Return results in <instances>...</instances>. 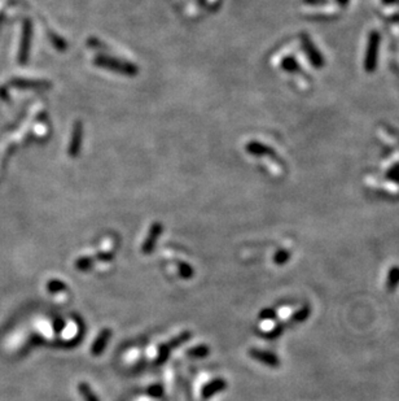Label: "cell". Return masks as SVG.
<instances>
[{
  "label": "cell",
  "mask_w": 399,
  "mask_h": 401,
  "mask_svg": "<svg viewBox=\"0 0 399 401\" xmlns=\"http://www.w3.org/2000/svg\"><path fill=\"white\" fill-rule=\"evenodd\" d=\"M380 43H381V35L379 31H371L368 37L367 51L364 57V69L367 73H372L377 66V59H379Z\"/></svg>",
  "instance_id": "6da1fadb"
},
{
  "label": "cell",
  "mask_w": 399,
  "mask_h": 401,
  "mask_svg": "<svg viewBox=\"0 0 399 401\" xmlns=\"http://www.w3.org/2000/svg\"><path fill=\"white\" fill-rule=\"evenodd\" d=\"M94 62L96 65H99V66H101V68L110 69V70L125 74V76H136L138 74V68H136L135 65L130 64V62L121 61L118 59H113V57L97 56L94 60Z\"/></svg>",
  "instance_id": "7a4b0ae2"
},
{
  "label": "cell",
  "mask_w": 399,
  "mask_h": 401,
  "mask_svg": "<svg viewBox=\"0 0 399 401\" xmlns=\"http://www.w3.org/2000/svg\"><path fill=\"white\" fill-rule=\"evenodd\" d=\"M301 43H302L303 51H305L306 56H307L310 64H311L312 66H315V68H322V66H324V56L320 53V51L317 50L316 46L312 43L311 39L308 38L306 34H303L302 35V41H301Z\"/></svg>",
  "instance_id": "3957f363"
},
{
  "label": "cell",
  "mask_w": 399,
  "mask_h": 401,
  "mask_svg": "<svg viewBox=\"0 0 399 401\" xmlns=\"http://www.w3.org/2000/svg\"><path fill=\"white\" fill-rule=\"evenodd\" d=\"M249 354L250 357L254 358V360L264 363V365L270 366V368H279L280 366L279 357L268 351H263V349H258V348H252L249 349Z\"/></svg>",
  "instance_id": "277c9868"
},
{
  "label": "cell",
  "mask_w": 399,
  "mask_h": 401,
  "mask_svg": "<svg viewBox=\"0 0 399 401\" xmlns=\"http://www.w3.org/2000/svg\"><path fill=\"white\" fill-rule=\"evenodd\" d=\"M162 230H164V227H162V225L159 222H156V224L152 225L149 234H148V238L143 243V247H141V251H143L144 254L152 253L154 247H156V243L158 240L159 235L162 234Z\"/></svg>",
  "instance_id": "5b68a950"
},
{
  "label": "cell",
  "mask_w": 399,
  "mask_h": 401,
  "mask_svg": "<svg viewBox=\"0 0 399 401\" xmlns=\"http://www.w3.org/2000/svg\"><path fill=\"white\" fill-rule=\"evenodd\" d=\"M82 134H83V125L81 121H76L73 127V134H71L70 145H69V155L70 157H76L79 154L81 143H82Z\"/></svg>",
  "instance_id": "8992f818"
},
{
  "label": "cell",
  "mask_w": 399,
  "mask_h": 401,
  "mask_svg": "<svg viewBox=\"0 0 399 401\" xmlns=\"http://www.w3.org/2000/svg\"><path fill=\"white\" fill-rule=\"evenodd\" d=\"M110 337H112V330H110V329H103V330L100 331V334L97 335L96 339H95L94 344L91 345L92 356H100V354H103L104 349L106 348V345H108Z\"/></svg>",
  "instance_id": "52a82bcc"
},
{
  "label": "cell",
  "mask_w": 399,
  "mask_h": 401,
  "mask_svg": "<svg viewBox=\"0 0 399 401\" xmlns=\"http://www.w3.org/2000/svg\"><path fill=\"white\" fill-rule=\"evenodd\" d=\"M227 388V382L222 378H217L214 381H212L210 383L206 384L205 387L203 388V398L208 400V398L213 397L215 393L222 392L224 389Z\"/></svg>",
  "instance_id": "ba28073f"
},
{
  "label": "cell",
  "mask_w": 399,
  "mask_h": 401,
  "mask_svg": "<svg viewBox=\"0 0 399 401\" xmlns=\"http://www.w3.org/2000/svg\"><path fill=\"white\" fill-rule=\"evenodd\" d=\"M247 151L249 154L254 155V156H270L276 159L275 151L272 148L267 147V145L262 144L258 142H250L247 144Z\"/></svg>",
  "instance_id": "9c48e42d"
},
{
  "label": "cell",
  "mask_w": 399,
  "mask_h": 401,
  "mask_svg": "<svg viewBox=\"0 0 399 401\" xmlns=\"http://www.w3.org/2000/svg\"><path fill=\"white\" fill-rule=\"evenodd\" d=\"M399 286V266H393L387 274L386 288L389 292H394Z\"/></svg>",
  "instance_id": "30bf717a"
},
{
  "label": "cell",
  "mask_w": 399,
  "mask_h": 401,
  "mask_svg": "<svg viewBox=\"0 0 399 401\" xmlns=\"http://www.w3.org/2000/svg\"><path fill=\"white\" fill-rule=\"evenodd\" d=\"M78 391H79L81 396H82L85 401H100L99 397L95 395V392L91 389V387L88 386L86 382H81L78 384Z\"/></svg>",
  "instance_id": "8fae6325"
},
{
  "label": "cell",
  "mask_w": 399,
  "mask_h": 401,
  "mask_svg": "<svg viewBox=\"0 0 399 401\" xmlns=\"http://www.w3.org/2000/svg\"><path fill=\"white\" fill-rule=\"evenodd\" d=\"M210 353V348H209L208 345H196V347H193V348H189L187 351V354L189 357H193V358H204V357H206L208 354Z\"/></svg>",
  "instance_id": "7c38bea8"
},
{
  "label": "cell",
  "mask_w": 399,
  "mask_h": 401,
  "mask_svg": "<svg viewBox=\"0 0 399 401\" xmlns=\"http://www.w3.org/2000/svg\"><path fill=\"white\" fill-rule=\"evenodd\" d=\"M95 259L94 257H79V259L75 261V268L79 270V272H88L91 270V268L94 266Z\"/></svg>",
  "instance_id": "4fadbf2b"
},
{
  "label": "cell",
  "mask_w": 399,
  "mask_h": 401,
  "mask_svg": "<svg viewBox=\"0 0 399 401\" xmlns=\"http://www.w3.org/2000/svg\"><path fill=\"white\" fill-rule=\"evenodd\" d=\"M282 68L288 73H297L299 70V65L294 57H285L282 62Z\"/></svg>",
  "instance_id": "5bb4252c"
},
{
  "label": "cell",
  "mask_w": 399,
  "mask_h": 401,
  "mask_svg": "<svg viewBox=\"0 0 399 401\" xmlns=\"http://www.w3.org/2000/svg\"><path fill=\"white\" fill-rule=\"evenodd\" d=\"M308 316H310V308L307 305H305V307H302L301 309L294 313L293 316H292L291 321H293L294 323H301V322H305L308 318Z\"/></svg>",
  "instance_id": "9a60e30c"
},
{
  "label": "cell",
  "mask_w": 399,
  "mask_h": 401,
  "mask_svg": "<svg viewBox=\"0 0 399 401\" xmlns=\"http://www.w3.org/2000/svg\"><path fill=\"white\" fill-rule=\"evenodd\" d=\"M178 270H179V275L184 279H189L193 277V269L189 264L183 263V261H178Z\"/></svg>",
  "instance_id": "2e32d148"
},
{
  "label": "cell",
  "mask_w": 399,
  "mask_h": 401,
  "mask_svg": "<svg viewBox=\"0 0 399 401\" xmlns=\"http://www.w3.org/2000/svg\"><path fill=\"white\" fill-rule=\"evenodd\" d=\"M47 288H48V291L51 292V294H59V292L66 291L68 286H66V284H65L64 282H61V280L52 279L50 282V283L47 284Z\"/></svg>",
  "instance_id": "e0dca14e"
},
{
  "label": "cell",
  "mask_w": 399,
  "mask_h": 401,
  "mask_svg": "<svg viewBox=\"0 0 399 401\" xmlns=\"http://www.w3.org/2000/svg\"><path fill=\"white\" fill-rule=\"evenodd\" d=\"M284 329H285V324L284 323L276 324L275 327H273L271 331H268V333L262 334V337L267 338V339H276V338H279L280 335H282L283 331H284Z\"/></svg>",
  "instance_id": "ac0fdd59"
},
{
  "label": "cell",
  "mask_w": 399,
  "mask_h": 401,
  "mask_svg": "<svg viewBox=\"0 0 399 401\" xmlns=\"http://www.w3.org/2000/svg\"><path fill=\"white\" fill-rule=\"evenodd\" d=\"M289 257H291V253H289V252L285 251V249H279V251L275 253V256H273V261H275V264H277V265H284V264H287L288 261H289Z\"/></svg>",
  "instance_id": "d6986e66"
},
{
  "label": "cell",
  "mask_w": 399,
  "mask_h": 401,
  "mask_svg": "<svg viewBox=\"0 0 399 401\" xmlns=\"http://www.w3.org/2000/svg\"><path fill=\"white\" fill-rule=\"evenodd\" d=\"M147 395L154 398L162 397L164 396V387L161 384H152L147 388Z\"/></svg>",
  "instance_id": "ffe728a7"
},
{
  "label": "cell",
  "mask_w": 399,
  "mask_h": 401,
  "mask_svg": "<svg viewBox=\"0 0 399 401\" xmlns=\"http://www.w3.org/2000/svg\"><path fill=\"white\" fill-rule=\"evenodd\" d=\"M276 317H277V313L271 308H266L259 313V319H262V321H270V319H275Z\"/></svg>",
  "instance_id": "44dd1931"
},
{
  "label": "cell",
  "mask_w": 399,
  "mask_h": 401,
  "mask_svg": "<svg viewBox=\"0 0 399 401\" xmlns=\"http://www.w3.org/2000/svg\"><path fill=\"white\" fill-rule=\"evenodd\" d=\"M387 179L393 180V182L399 183V164L394 165L390 170L387 171Z\"/></svg>",
  "instance_id": "7402d4cb"
},
{
  "label": "cell",
  "mask_w": 399,
  "mask_h": 401,
  "mask_svg": "<svg viewBox=\"0 0 399 401\" xmlns=\"http://www.w3.org/2000/svg\"><path fill=\"white\" fill-rule=\"evenodd\" d=\"M94 259L95 261H103V263H105V261H110L113 259V253L112 252H100Z\"/></svg>",
  "instance_id": "603a6c76"
},
{
  "label": "cell",
  "mask_w": 399,
  "mask_h": 401,
  "mask_svg": "<svg viewBox=\"0 0 399 401\" xmlns=\"http://www.w3.org/2000/svg\"><path fill=\"white\" fill-rule=\"evenodd\" d=\"M64 326H65V322L62 321V319H56L55 323H53V327H55V331H56V333H60V331L64 329Z\"/></svg>",
  "instance_id": "cb8c5ba5"
},
{
  "label": "cell",
  "mask_w": 399,
  "mask_h": 401,
  "mask_svg": "<svg viewBox=\"0 0 399 401\" xmlns=\"http://www.w3.org/2000/svg\"><path fill=\"white\" fill-rule=\"evenodd\" d=\"M305 3L307 4H314V6H322V4H327L328 2L327 0H305Z\"/></svg>",
  "instance_id": "d4e9b609"
},
{
  "label": "cell",
  "mask_w": 399,
  "mask_h": 401,
  "mask_svg": "<svg viewBox=\"0 0 399 401\" xmlns=\"http://www.w3.org/2000/svg\"><path fill=\"white\" fill-rule=\"evenodd\" d=\"M337 2L341 4V6H346L349 0H337Z\"/></svg>",
  "instance_id": "484cf974"
},
{
  "label": "cell",
  "mask_w": 399,
  "mask_h": 401,
  "mask_svg": "<svg viewBox=\"0 0 399 401\" xmlns=\"http://www.w3.org/2000/svg\"><path fill=\"white\" fill-rule=\"evenodd\" d=\"M382 2H384L385 4H391L394 3V2H396V0H382Z\"/></svg>",
  "instance_id": "4316f807"
}]
</instances>
